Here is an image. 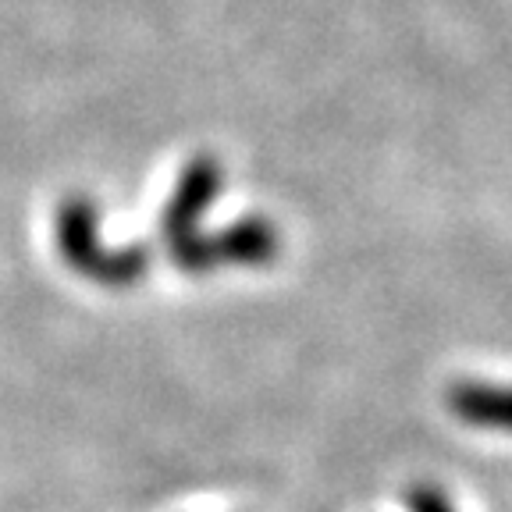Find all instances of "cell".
Segmentation results:
<instances>
[{
    "instance_id": "5",
    "label": "cell",
    "mask_w": 512,
    "mask_h": 512,
    "mask_svg": "<svg viewBox=\"0 0 512 512\" xmlns=\"http://www.w3.org/2000/svg\"><path fill=\"white\" fill-rule=\"evenodd\" d=\"M409 512H456V509H452L445 491L431 488V484H420V488L409 491Z\"/></svg>"
},
{
    "instance_id": "4",
    "label": "cell",
    "mask_w": 512,
    "mask_h": 512,
    "mask_svg": "<svg viewBox=\"0 0 512 512\" xmlns=\"http://www.w3.org/2000/svg\"><path fill=\"white\" fill-rule=\"evenodd\" d=\"M217 264H235V267H264L278 256V232L264 217H242L228 232L210 239Z\"/></svg>"
},
{
    "instance_id": "1",
    "label": "cell",
    "mask_w": 512,
    "mask_h": 512,
    "mask_svg": "<svg viewBox=\"0 0 512 512\" xmlns=\"http://www.w3.org/2000/svg\"><path fill=\"white\" fill-rule=\"evenodd\" d=\"M217 189H221L217 160L196 157L189 160V168L182 171L168 207H164V235H168L171 256H175V264L182 271H210V267H217L214 246H210L207 235H200V217L214 203Z\"/></svg>"
},
{
    "instance_id": "2",
    "label": "cell",
    "mask_w": 512,
    "mask_h": 512,
    "mask_svg": "<svg viewBox=\"0 0 512 512\" xmlns=\"http://www.w3.org/2000/svg\"><path fill=\"white\" fill-rule=\"evenodd\" d=\"M57 246L61 256L86 278L100 281V285L125 288L146 274L150 267V253L139 246L132 249H100V232H96V207L82 196H72L57 214Z\"/></svg>"
},
{
    "instance_id": "3",
    "label": "cell",
    "mask_w": 512,
    "mask_h": 512,
    "mask_svg": "<svg viewBox=\"0 0 512 512\" xmlns=\"http://www.w3.org/2000/svg\"><path fill=\"white\" fill-rule=\"evenodd\" d=\"M448 409L480 431L512 434V384L459 381L448 388Z\"/></svg>"
}]
</instances>
